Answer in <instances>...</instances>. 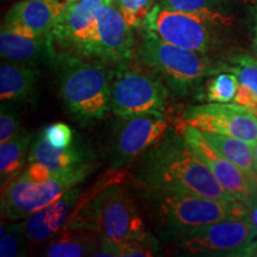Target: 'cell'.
Wrapping results in <instances>:
<instances>
[{
  "label": "cell",
  "instance_id": "obj_2",
  "mask_svg": "<svg viewBox=\"0 0 257 257\" xmlns=\"http://www.w3.org/2000/svg\"><path fill=\"white\" fill-rule=\"evenodd\" d=\"M137 179L148 191L191 193L221 201L238 200L220 185L206 163L178 133L176 136L162 138L148 152Z\"/></svg>",
  "mask_w": 257,
  "mask_h": 257
},
{
  "label": "cell",
  "instance_id": "obj_4",
  "mask_svg": "<svg viewBox=\"0 0 257 257\" xmlns=\"http://www.w3.org/2000/svg\"><path fill=\"white\" fill-rule=\"evenodd\" d=\"M138 57L178 93H187L224 70L223 63L214 62L205 53L175 46L147 29H143Z\"/></svg>",
  "mask_w": 257,
  "mask_h": 257
},
{
  "label": "cell",
  "instance_id": "obj_1",
  "mask_svg": "<svg viewBox=\"0 0 257 257\" xmlns=\"http://www.w3.org/2000/svg\"><path fill=\"white\" fill-rule=\"evenodd\" d=\"M123 175L121 169H112L110 176L81 194L66 226L94 230L101 239L100 256H113L118 245L147 233L134 199L119 186Z\"/></svg>",
  "mask_w": 257,
  "mask_h": 257
},
{
  "label": "cell",
  "instance_id": "obj_24",
  "mask_svg": "<svg viewBox=\"0 0 257 257\" xmlns=\"http://www.w3.org/2000/svg\"><path fill=\"white\" fill-rule=\"evenodd\" d=\"M239 81L231 72L214 74L206 82V98L211 102H232L238 91Z\"/></svg>",
  "mask_w": 257,
  "mask_h": 257
},
{
  "label": "cell",
  "instance_id": "obj_33",
  "mask_svg": "<svg viewBox=\"0 0 257 257\" xmlns=\"http://www.w3.org/2000/svg\"><path fill=\"white\" fill-rule=\"evenodd\" d=\"M252 152H253V162H255V169L257 173V142L252 144Z\"/></svg>",
  "mask_w": 257,
  "mask_h": 257
},
{
  "label": "cell",
  "instance_id": "obj_21",
  "mask_svg": "<svg viewBox=\"0 0 257 257\" xmlns=\"http://www.w3.org/2000/svg\"><path fill=\"white\" fill-rule=\"evenodd\" d=\"M205 141L217 150L221 156L234 163L238 168L245 173L249 178L257 182V173L253 162L252 146L245 141L236 137L225 136V135L201 131Z\"/></svg>",
  "mask_w": 257,
  "mask_h": 257
},
{
  "label": "cell",
  "instance_id": "obj_7",
  "mask_svg": "<svg viewBox=\"0 0 257 257\" xmlns=\"http://www.w3.org/2000/svg\"><path fill=\"white\" fill-rule=\"evenodd\" d=\"M92 172V165H85L55 174L43 181H35L19 174L2 187V214L9 221H19L41 211L79 186Z\"/></svg>",
  "mask_w": 257,
  "mask_h": 257
},
{
  "label": "cell",
  "instance_id": "obj_3",
  "mask_svg": "<svg viewBox=\"0 0 257 257\" xmlns=\"http://www.w3.org/2000/svg\"><path fill=\"white\" fill-rule=\"evenodd\" d=\"M61 99L80 120H99L110 111V87L113 70L104 63L81 56H59Z\"/></svg>",
  "mask_w": 257,
  "mask_h": 257
},
{
  "label": "cell",
  "instance_id": "obj_6",
  "mask_svg": "<svg viewBox=\"0 0 257 257\" xmlns=\"http://www.w3.org/2000/svg\"><path fill=\"white\" fill-rule=\"evenodd\" d=\"M153 195L160 219L176 233L227 219L249 218V207L240 200L221 201L182 192L148 191Z\"/></svg>",
  "mask_w": 257,
  "mask_h": 257
},
{
  "label": "cell",
  "instance_id": "obj_15",
  "mask_svg": "<svg viewBox=\"0 0 257 257\" xmlns=\"http://www.w3.org/2000/svg\"><path fill=\"white\" fill-rule=\"evenodd\" d=\"M80 197L81 191L76 186L49 206L19 220L28 242L48 243L59 234L68 225Z\"/></svg>",
  "mask_w": 257,
  "mask_h": 257
},
{
  "label": "cell",
  "instance_id": "obj_11",
  "mask_svg": "<svg viewBox=\"0 0 257 257\" xmlns=\"http://www.w3.org/2000/svg\"><path fill=\"white\" fill-rule=\"evenodd\" d=\"M181 120L200 131L257 142V115L245 106L231 102H208L185 108Z\"/></svg>",
  "mask_w": 257,
  "mask_h": 257
},
{
  "label": "cell",
  "instance_id": "obj_27",
  "mask_svg": "<svg viewBox=\"0 0 257 257\" xmlns=\"http://www.w3.org/2000/svg\"><path fill=\"white\" fill-rule=\"evenodd\" d=\"M115 3L131 28H142L159 0H115Z\"/></svg>",
  "mask_w": 257,
  "mask_h": 257
},
{
  "label": "cell",
  "instance_id": "obj_19",
  "mask_svg": "<svg viewBox=\"0 0 257 257\" xmlns=\"http://www.w3.org/2000/svg\"><path fill=\"white\" fill-rule=\"evenodd\" d=\"M101 239L94 230L87 227H64L51 238L43 255L49 257L100 256Z\"/></svg>",
  "mask_w": 257,
  "mask_h": 257
},
{
  "label": "cell",
  "instance_id": "obj_17",
  "mask_svg": "<svg viewBox=\"0 0 257 257\" xmlns=\"http://www.w3.org/2000/svg\"><path fill=\"white\" fill-rule=\"evenodd\" d=\"M67 5V0H22L8 12L5 24L27 29L41 37L49 36Z\"/></svg>",
  "mask_w": 257,
  "mask_h": 257
},
{
  "label": "cell",
  "instance_id": "obj_5",
  "mask_svg": "<svg viewBox=\"0 0 257 257\" xmlns=\"http://www.w3.org/2000/svg\"><path fill=\"white\" fill-rule=\"evenodd\" d=\"M168 88L165 81L144 63H119L110 87V110L120 118L166 113Z\"/></svg>",
  "mask_w": 257,
  "mask_h": 257
},
{
  "label": "cell",
  "instance_id": "obj_23",
  "mask_svg": "<svg viewBox=\"0 0 257 257\" xmlns=\"http://www.w3.org/2000/svg\"><path fill=\"white\" fill-rule=\"evenodd\" d=\"M163 8L198 16L216 27H229L232 19L221 11V0H159Z\"/></svg>",
  "mask_w": 257,
  "mask_h": 257
},
{
  "label": "cell",
  "instance_id": "obj_9",
  "mask_svg": "<svg viewBox=\"0 0 257 257\" xmlns=\"http://www.w3.org/2000/svg\"><path fill=\"white\" fill-rule=\"evenodd\" d=\"M111 0H76L68 3L50 32L54 49L62 55L93 57L96 43L98 18Z\"/></svg>",
  "mask_w": 257,
  "mask_h": 257
},
{
  "label": "cell",
  "instance_id": "obj_28",
  "mask_svg": "<svg viewBox=\"0 0 257 257\" xmlns=\"http://www.w3.org/2000/svg\"><path fill=\"white\" fill-rule=\"evenodd\" d=\"M157 251V242L152 236L146 233L140 238L128 240L120 244L113 250V256H128V257H146L154 256Z\"/></svg>",
  "mask_w": 257,
  "mask_h": 257
},
{
  "label": "cell",
  "instance_id": "obj_32",
  "mask_svg": "<svg viewBox=\"0 0 257 257\" xmlns=\"http://www.w3.org/2000/svg\"><path fill=\"white\" fill-rule=\"evenodd\" d=\"M253 31H255V37H253V49H255V54L257 57V11H256V17H255V29H253Z\"/></svg>",
  "mask_w": 257,
  "mask_h": 257
},
{
  "label": "cell",
  "instance_id": "obj_29",
  "mask_svg": "<svg viewBox=\"0 0 257 257\" xmlns=\"http://www.w3.org/2000/svg\"><path fill=\"white\" fill-rule=\"evenodd\" d=\"M21 133V123H19L17 112L10 105H2V111H0V143L8 142Z\"/></svg>",
  "mask_w": 257,
  "mask_h": 257
},
{
  "label": "cell",
  "instance_id": "obj_10",
  "mask_svg": "<svg viewBox=\"0 0 257 257\" xmlns=\"http://www.w3.org/2000/svg\"><path fill=\"white\" fill-rule=\"evenodd\" d=\"M216 28L198 16L166 9L160 4L148 15L142 27L169 43L205 54L216 47Z\"/></svg>",
  "mask_w": 257,
  "mask_h": 257
},
{
  "label": "cell",
  "instance_id": "obj_22",
  "mask_svg": "<svg viewBox=\"0 0 257 257\" xmlns=\"http://www.w3.org/2000/svg\"><path fill=\"white\" fill-rule=\"evenodd\" d=\"M34 135L22 131L8 142L0 143V180L2 187L11 182L25 168Z\"/></svg>",
  "mask_w": 257,
  "mask_h": 257
},
{
  "label": "cell",
  "instance_id": "obj_31",
  "mask_svg": "<svg viewBox=\"0 0 257 257\" xmlns=\"http://www.w3.org/2000/svg\"><path fill=\"white\" fill-rule=\"evenodd\" d=\"M249 207V213H250V219H251L253 226L256 227L257 230V199L250 202L249 205H246Z\"/></svg>",
  "mask_w": 257,
  "mask_h": 257
},
{
  "label": "cell",
  "instance_id": "obj_12",
  "mask_svg": "<svg viewBox=\"0 0 257 257\" xmlns=\"http://www.w3.org/2000/svg\"><path fill=\"white\" fill-rule=\"evenodd\" d=\"M176 133L181 136L202 162L207 165L220 185L232 197L245 205L257 199V182L249 178L242 169L221 156L202 137L201 131L191 125L180 121L176 125Z\"/></svg>",
  "mask_w": 257,
  "mask_h": 257
},
{
  "label": "cell",
  "instance_id": "obj_30",
  "mask_svg": "<svg viewBox=\"0 0 257 257\" xmlns=\"http://www.w3.org/2000/svg\"><path fill=\"white\" fill-rule=\"evenodd\" d=\"M51 146L56 148H69L73 146V131L69 125L54 123L48 125L41 133Z\"/></svg>",
  "mask_w": 257,
  "mask_h": 257
},
{
  "label": "cell",
  "instance_id": "obj_16",
  "mask_svg": "<svg viewBox=\"0 0 257 257\" xmlns=\"http://www.w3.org/2000/svg\"><path fill=\"white\" fill-rule=\"evenodd\" d=\"M0 55L3 60L34 63L43 57L54 59V47L49 36H37L27 29L5 24L0 32Z\"/></svg>",
  "mask_w": 257,
  "mask_h": 257
},
{
  "label": "cell",
  "instance_id": "obj_8",
  "mask_svg": "<svg viewBox=\"0 0 257 257\" xmlns=\"http://www.w3.org/2000/svg\"><path fill=\"white\" fill-rule=\"evenodd\" d=\"M180 248L193 256H257V230L251 219H227L181 233Z\"/></svg>",
  "mask_w": 257,
  "mask_h": 257
},
{
  "label": "cell",
  "instance_id": "obj_13",
  "mask_svg": "<svg viewBox=\"0 0 257 257\" xmlns=\"http://www.w3.org/2000/svg\"><path fill=\"white\" fill-rule=\"evenodd\" d=\"M115 136L112 169H120L162 140L169 121L166 113H148L123 118Z\"/></svg>",
  "mask_w": 257,
  "mask_h": 257
},
{
  "label": "cell",
  "instance_id": "obj_26",
  "mask_svg": "<svg viewBox=\"0 0 257 257\" xmlns=\"http://www.w3.org/2000/svg\"><path fill=\"white\" fill-rule=\"evenodd\" d=\"M28 239L22 230L21 223H4L0 227V256L16 257L25 253Z\"/></svg>",
  "mask_w": 257,
  "mask_h": 257
},
{
  "label": "cell",
  "instance_id": "obj_25",
  "mask_svg": "<svg viewBox=\"0 0 257 257\" xmlns=\"http://www.w3.org/2000/svg\"><path fill=\"white\" fill-rule=\"evenodd\" d=\"M223 67L226 72L233 73L240 85L245 86L257 98V57L239 54L231 57L227 63H223Z\"/></svg>",
  "mask_w": 257,
  "mask_h": 257
},
{
  "label": "cell",
  "instance_id": "obj_14",
  "mask_svg": "<svg viewBox=\"0 0 257 257\" xmlns=\"http://www.w3.org/2000/svg\"><path fill=\"white\" fill-rule=\"evenodd\" d=\"M134 49L133 28L126 23L115 0H111L99 15L93 57L102 62L121 63L133 57Z\"/></svg>",
  "mask_w": 257,
  "mask_h": 257
},
{
  "label": "cell",
  "instance_id": "obj_34",
  "mask_svg": "<svg viewBox=\"0 0 257 257\" xmlns=\"http://www.w3.org/2000/svg\"><path fill=\"white\" fill-rule=\"evenodd\" d=\"M68 3H72V2H76V0H67Z\"/></svg>",
  "mask_w": 257,
  "mask_h": 257
},
{
  "label": "cell",
  "instance_id": "obj_20",
  "mask_svg": "<svg viewBox=\"0 0 257 257\" xmlns=\"http://www.w3.org/2000/svg\"><path fill=\"white\" fill-rule=\"evenodd\" d=\"M29 162H38L49 168L54 174L67 172L85 165V154L76 147L56 148L42 135L32 141L28 156Z\"/></svg>",
  "mask_w": 257,
  "mask_h": 257
},
{
  "label": "cell",
  "instance_id": "obj_18",
  "mask_svg": "<svg viewBox=\"0 0 257 257\" xmlns=\"http://www.w3.org/2000/svg\"><path fill=\"white\" fill-rule=\"evenodd\" d=\"M40 70L27 63L6 61L0 66V100L31 101L37 92Z\"/></svg>",
  "mask_w": 257,
  "mask_h": 257
}]
</instances>
